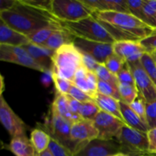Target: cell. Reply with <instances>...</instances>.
Wrapping results in <instances>:
<instances>
[{
    "label": "cell",
    "instance_id": "cell-1",
    "mask_svg": "<svg viewBox=\"0 0 156 156\" xmlns=\"http://www.w3.org/2000/svg\"><path fill=\"white\" fill-rule=\"evenodd\" d=\"M0 21L26 36L53 24H61L51 12L32 7L22 0H16L12 9L0 12Z\"/></svg>",
    "mask_w": 156,
    "mask_h": 156
},
{
    "label": "cell",
    "instance_id": "cell-2",
    "mask_svg": "<svg viewBox=\"0 0 156 156\" xmlns=\"http://www.w3.org/2000/svg\"><path fill=\"white\" fill-rule=\"evenodd\" d=\"M93 16L100 21L116 41H140L150 34V27L130 13L116 12H94Z\"/></svg>",
    "mask_w": 156,
    "mask_h": 156
},
{
    "label": "cell",
    "instance_id": "cell-3",
    "mask_svg": "<svg viewBox=\"0 0 156 156\" xmlns=\"http://www.w3.org/2000/svg\"><path fill=\"white\" fill-rule=\"evenodd\" d=\"M82 66V53L73 44H69L54 52L51 73L73 82L76 72Z\"/></svg>",
    "mask_w": 156,
    "mask_h": 156
},
{
    "label": "cell",
    "instance_id": "cell-4",
    "mask_svg": "<svg viewBox=\"0 0 156 156\" xmlns=\"http://www.w3.org/2000/svg\"><path fill=\"white\" fill-rule=\"evenodd\" d=\"M61 25L77 37L108 44L116 42L109 32L93 15L76 22H61Z\"/></svg>",
    "mask_w": 156,
    "mask_h": 156
},
{
    "label": "cell",
    "instance_id": "cell-5",
    "mask_svg": "<svg viewBox=\"0 0 156 156\" xmlns=\"http://www.w3.org/2000/svg\"><path fill=\"white\" fill-rule=\"evenodd\" d=\"M73 123L67 120L57 112L50 108V114L45 120L44 124L41 125V129L47 133L50 137L65 146L76 155L81 148L79 145L74 143L71 138V129Z\"/></svg>",
    "mask_w": 156,
    "mask_h": 156
},
{
    "label": "cell",
    "instance_id": "cell-6",
    "mask_svg": "<svg viewBox=\"0 0 156 156\" xmlns=\"http://www.w3.org/2000/svg\"><path fill=\"white\" fill-rule=\"evenodd\" d=\"M117 141L120 143L122 154L128 156L150 155L146 133L137 130L125 124Z\"/></svg>",
    "mask_w": 156,
    "mask_h": 156
},
{
    "label": "cell",
    "instance_id": "cell-7",
    "mask_svg": "<svg viewBox=\"0 0 156 156\" xmlns=\"http://www.w3.org/2000/svg\"><path fill=\"white\" fill-rule=\"evenodd\" d=\"M51 12L61 22H76L94 14L81 0H52Z\"/></svg>",
    "mask_w": 156,
    "mask_h": 156
},
{
    "label": "cell",
    "instance_id": "cell-8",
    "mask_svg": "<svg viewBox=\"0 0 156 156\" xmlns=\"http://www.w3.org/2000/svg\"><path fill=\"white\" fill-rule=\"evenodd\" d=\"M0 60L22 66L45 73L44 69L35 62L30 53L23 47L0 44Z\"/></svg>",
    "mask_w": 156,
    "mask_h": 156
},
{
    "label": "cell",
    "instance_id": "cell-9",
    "mask_svg": "<svg viewBox=\"0 0 156 156\" xmlns=\"http://www.w3.org/2000/svg\"><path fill=\"white\" fill-rule=\"evenodd\" d=\"M93 122L98 131V138L105 140H118L126 124L120 119L103 111L98 113Z\"/></svg>",
    "mask_w": 156,
    "mask_h": 156
},
{
    "label": "cell",
    "instance_id": "cell-10",
    "mask_svg": "<svg viewBox=\"0 0 156 156\" xmlns=\"http://www.w3.org/2000/svg\"><path fill=\"white\" fill-rule=\"evenodd\" d=\"M135 80L139 94L149 104L156 100V86L143 68L140 60L136 62H126Z\"/></svg>",
    "mask_w": 156,
    "mask_h": 156
},
{
    "label": "cell",
    "instance_id": "cell-11",
    "mask_svg": "<svg viewBox=\"0 0 156 156\" xmlns=\"http://www.w3.org/2000/svg\"><path fill=\"white\" fill-rule=\"evenodd\" d=\"M0 120L12 138L26 136V125L14 112L3 95L0 98Z\"/></svg>",
    "mask_w": 156,
    "mask_h": 156
},
{
    "label": "cell",
    "instance_id": "cell-12",
    "mask_svg": "<svg viewBox=\"0 0 156 156\" xmlns=\"http://www.w3.org/2000/svg\"><path fill=\"white\" fill-rule=\"evenodd\" d=\"M73 45L81 53L90 55L100 64L105 63L107 59L114 53L113 44L91 41L76 37Z\"/></svg>",
    "mask_w": 156,
    "mask_h": 156
},
{
    "label": "cell",
    "instance_id": "cell-13",
    "mask_svg": "<svg viewBox=\"0 0 156 156\" xmlns=\"http://www.w3.org/2000/svg\"><path fill=\"white\" fill-rule=\"evenodd\" d=\"M121 153V147L117 140L94 139L87 143L75 156H112Z\"/></svg>",
    "mask_w": 156,
    "mask_h": 156
},
{
    "label": "cell",
    "instance_id": "cell-14",
    "mask_svg": "<svg viewBox=\"0 0 156 156\" xmlns=\"http://www.w3.org/2000/svg\"><path fill=\"white\" fill-rule=\"evenodd\" d=\"M114 53L123 58L126 62H136L147 53L140 41H120L113 44Z\"/></svg>",
    "mask_w": 156,
    "mask_h": 156
},
{
    "label": "cell",
    "instance_id": "cell-15",
    "mask_svg": "<svg viewBox=\"0 0 156 156\" xmlns=\"http://www.w3.org/2000/svg\"><path fill=\"white\" fill-rule=\"evenodd\" d=\"M71 138L74 143L79 145L82 149L90 141L98 138V131L96 129L94 122L83 120L73 123L71 129Z\"/></svg>",
    "mask_w": 156,
    "mask_h": 156
},
{
    "label": "cell",
    "instance_id": "cell-16",
    "mask_svg": "<svg viewBox=\"0 0 156 156\" xmlns=\"http://www.w3.org/2000/svg\"><path fill=\"white\" fill-rule=\"evenodd\" d=\"M23 47L30 53L35 62L44 69L45 73H51L53 56L55 51L50 50L44 46L37 45L32 43H30Z\"/></svg>",
    "mask_w": 156,
    "mask_h": 156
},
{
    "label": "cell",
    "instance_id": "cell-17",
    "mask_svg": "<svg viewBox=\"0 0 156 156\" xmlns=\"http://www.w3.org/2000/svg\"><path fill=\"white\" fill-rule=\"evenodd\" d=\"M27 36L11 28L3 21L0 22V44L24 47L30 44Z\"/></svg>",
    "mask_w": 156,
    "mask_h": 156
},
{
    "label": "cell",
    "instance_id": "cell-18",
    "mask_svg": "<svg viewBox=\"0 0 156 156\" xmlns=\"http://www.w3.org/2000/svg\"><path fill=\"white\" fill-rule=\"evenodd\" d=\"M8 149L15 156H38L33 144L26 136L12 138L8 145Z\"/></svg>",
    "mask_w": 156,
    "mask_h": 156
},
{
    "label": "cell",
    "instance_id": "cell-19",
    "mask_svg": "<svg viewBox=\"0 0 156 156\" xmlns=\"http://www.w3.org/2000/svg\"><path fill=\"white\" fill-rule=\"evenodd\" d=\"M120 107L123 121L126 125L137 130L147 133L149 130L148 125L137 115L136 113L131 108L129 105L120 101Z\"/></svg>",
    "mask_w": 156,
    "mask_h": 156
},
{
    "label": "cell",
    "instance_id": "cell-20",
    "mask_svg": "<svg viewBox=\"0 0 156 156\" xmlns=\"http://www.w3.org/2000/svg\"><path fill=\"white\" fill-rule=\"evenodd\" d=\"M76 38V37L73 33L62 27L56 30L43 46L56 51L62 46L73 44Z\"/></svg>",
    "mask_w": 156,
    "mask_h": 156
},
{
    "label": "cell",
    "instance_id": "cell-21",
    "mask_svg": "<svg viewBox=\"0 0 156 156\" xmlns=\"http://www.w3.org/2000/svg\"><path fill=\"white\" fill-rule=\"evenodd\" d=\"M94 102L98 105L101 111H103L108 114L114 116L117 118L123 121L120 111V101L112 97L105 95L101 93H98L94 98ZM124 122V121H123Z\"/></svg>",
    "mask_w": 156,
    "mask_h": 156
},
{
    "label": "cell",
    "instance_id": "cell-22",
    "mask_svg": "<svg viewBox=\"0 0 156 156\" xmlns=\"http://www.w3.org/2000/svg\"><path fill=\"white\" fill-rule=\"evenodd\" d=\"M51 108L62 117L71 122L73 124L76 123L74 117L70 111L66 94H62L56 91V95L51 105Z\"/></svg>",
    "mask_w": 156,
    "mask_h": 156
},
{
    "label": "cell",
    "instance_id": "cell-23",
    "mask_svg": "<svg viewBox=\"0 0 156 156\" xmlns=\"http://www.w3.org/2000/svg\"><path fill=\"white\" fill-rule=\"evenodd\" d=\"M50 140V136L41 128L33 129L30 133V142L38 154L42 153L48 149Z\"/></svg>",
    "mask_w": 156,
    "mask_h": 156
},
{
    "label": "cell",
    "instance_id": "cell-24",
    "mask_svg": "<svg viewBox=\"0 0 156 156\" xmlns=\"http://www.w3.org/2000/svg\"><path fill=\"white\" fill-rule=\"evenodd\" d=\"M61 27H62L61 24H53V25H50L49 27L40 29V30H37V31L27 35V37L29 38L30 43H32V44L43 46L47 42V40L50 38V37L56 30H59Z\"/></svg>",
    "mask_w": 156,
    "mask_h": 156
},
{
    "label": "cell",
    "instance_id": "cell-25",
    "mask_svg": "<svg viewBox=\"0 0 156 156\" xmlns=\"http://www.w3.org/2000/svg\"><path fill=\"white\" fill-rule=\"evenodd\" d=\"M101 111V109L98 106L94 101H90L82 103L80 108L81 117L85 120L94 121L96 116Z\"/></svg>",
    "mask_w": 156,
    "mask_h": 156
},
{
    "label": "cell",
    "instance_id": "cell-26",
    "mask_svg": "<svg viewBox=\"0 0 156 156\" xmlns=\"http://www.w3.org/2000/svg\"><path fill=\"white\" fill-rule=\"evenodd\" d=\"M118 88L121 101L129 105H130L139 95L138 90L134 85L120 84Z\"/></svg>",
    "mask_w": 156,
    "mask_h": 156
},
{
    "label": "cell",
    "instance_id": "cell-27",
    "mask_svg": "<svg viewBox=\"0 0 156 156\" xmlns=\"http://www.w3.org/2000/svg\"><path fill=\"white\" fill-rule=\"evenodd\" d=\"M126 62L123 58L117 56L115 53H113L107 59L104 65L110 72L117 76L120 70L126 66Z\"/></svg>",
    "mask_w": 156,
    "mask_h": 156
},
{
    "label": "cell",
    "instance_id": "cell-28",
    "mask_svg": "<svg viewBox=\"0 0 156 156\" xmlns=\"http://www.w3.org/2000/svg\"><path fill=\"white\" fill-rule=\"evenodd\" d=\"M140 62L156 86V62L152 54L149 53H145L140 59Z\"/></svg>",
    "mask_w": 156,
    "mask_h": 156
},
{
    "label": "cell",
    "instance_id": "cell-29",
    "mask_svg": "<svg viewBox=\"0 0 156 156\" xmlns=\"http://www.w3.org/2000/svg\"><path fill=\"white\" fill-rule=\"evenodd\" d=\"M95 74L97 75L99 80L108 82V83L112 84L115 86L119 87L120 83H119L117 76L110 72L104 64H99L95 71Z\"/></svg>",
    "mask_w": 156,
    "mask_h": 156
},
{
    "label": "cell",
    "instance_id": "cell-30",
    "mask_svg": "<svg viewBox=\"0 0 156 156\" xmlns=\"http://www.w3.org/2000/svg\"><path fill=\"white\" fill-rule=\"evenodd\" d=\"M98 91L105 95L112 97L118 101H121L120 92H119L118 87L110 84L108 82H104V81L99 80L98 84Z\"/></svg>",
    "mask_w": 156,
    "mask_h": 156
},
{
    "label": "cell",
    "instance_id": "cell-31",
    "mask_svg": "<svg viewBox=\"0 0 156 156\" xmlns=\"http://www.w3.org/2000/svg\"><path fill=\"white\" fill-rule=\"evenodd\" d=\"M87 73L88 70L83 66H82L76 72L73 83L88 95L89 90H88V81H87Z\"/></svg>",
    "mask_w": 156,
    "mask_h": 156
},
{
    "label": "cell",
    "instance_id": "cell-32",
    "mask_svg": "<svg viewBox=\"0 0 156 156\" xmlns=\"http://www.w3.org/2000/svg\"><path fill=\"white\" fill-rule=\"evenodd\" d=\"M106 12H116L121 13H130L128 0H104Z\"/></svg>",
    "mask_w": 156,
    "mask_h": 156
},
{
    "label": "cell",
    "instance_id": "cell-33",
    "mask_svg": "<svg viewBox=\"0 0 156 156\" xmlns=\"http://www.w3.org/2000/svg\"><path fill=\"white\" fill-rule=\"evenodd\" d=\"M52 79L54 83L56 91L62 94H68L73 82L67 79H63L54 73H51Z\"/></svg>",
    "mask_w": 156,
    "mask_h": 156
},
{
    "label": "cell",
    "instance_id": "cell-34",
    "mask_svg": "<svg viewBox=\"0 0 156 156\" xmlns=\"http://www.w3.org/2000/svg\"><path fill=\"white\" fill-rule=\"evenodd\" d=\"M144 4L145 0H128V6H129V12L136 17L137 18L146 23V18L144 14Z\"/></svg>",
    "mask_w": 156,
    "mask_h": 156
},
{
    "label": "cell",
    "instance_id": "cell-35",
    "mask_svg": "<svg viewBox=\"0 0 156 156\" xmlns=\"http://www.w3.org/2000/svg\"><path fill=\"white\" fill-rule=\"evenodd\" d=\"M146 101L145 99L139 94L138 97L129 106L136 113L137 115L147 124L146 120Z\"/></svg>",
    "mask_w": 156,
    "mask_h": 156
},
{
    "label": "cell",
    "instance_id": "cell-36",
    "mask_svg": "<svg viewBox=\"0 0 156 156\" xmlns=\"http://www.w3.org/2000/svg\"><path fill=\"white\" fill-rule=\"evenodd\" d=\"M48 149L53 156H75L71 151L53 138H51Z\"/></svg>",
    "mask_w": 156,
    "mask_h": 156
},
{
    "label": "cell",
    "instance_id": "cell-37",
    "mask_svg": "<svg viewBox=\"0 0 156 156\" xmlns=\"http://www.w3.org/2000/svg\"><path fill=\"white\" fill-rule=\"evenodd\" d=\"M117 77L120 84H126L136 86L134 77L127 64H126V66L120 70V73L117 75Z\"/></svg>",
    "mask_w": 156,
    "mask_h": 156
},
{
    "label": "cell",
    "instance_id": "cell-38",
    "mask_svg": "<svg viewBox=\"0 0 156 156\" xmlns=\"http://www.w3.org/2000/svg\"><path fill=\"white\" fill-rule=\"evenodd\" d=\"M146 120L149 129L156 128V100L146 104Z\"/></svg>",
    "mask_w": 156,
    "mask_h": 156
},
{
    "label": "cell",
    "instance_id": "cell-39",
    "mask_svg": "<svg viewBox=\"0 0 156 156\" xmlns=\"http://www.w3.org/2000/svg\"><path fill=\"white\" fill-rule=\"evenodd\" d=\"M146 50L147 53H152L156 51V28H154L152 33L140 41Z\"/></svg>",
    "mask_w": 156,
    "mask_h": 156
},
{
    "label": "cell",
    "instance_id": "cell-40",
    "mask_svg": "<svg viewBox=\"0 0 156 156\" xmlns=\"http://www.w3.org/2000/svg\"><path fill=\"white\" fill-rule=\"evenodd\" d=\"M66 97L67 99H68L70 111H71L72 114H73V117H74L76 123L83 120L80 114V108L82 103L79 102V101L76 100L75 98H73L69 94H66Z\"/></svg>",
    "mask_w": 156,
    "mask_h": 156
},
{
    "label": "cell",
    "instance_id": "cell-41",
    "mask_svg": "<svg viewBox=\"0 0 156 156\" xmlns=\"http://www.w3.org/2000/svg\"><path fill=\"white\" fill-rule=\"evenodd\" d=\"M71 97H73V98H75L76 100L79 101L81 103H84V102L86 101H94L89 95L86 94V93L84 92L83 91L80 89V88H78L77 86L74 85L73 83L71 88H70L69 91V94Z\"/></svg>",
    "mask_w": 156,
    "mask_h": 156
},
{
    "label": "cell",
    "instance_id": "cell-42",
    "mask_svg": "<svg viewBox=\"0 0 156 156\" xmlns=\"http://www.w3.org/2000/svg\"><path fill=\"white\" fill-rule=\"evenodd\" d=\"M22 1L26 4L36 9L50 12H51L52 11V0H22Z\"/></svg>",
    "mask_w": 156,
    "mask_h": 156
},
{
    "label": "cell",
    "instance_id": "cell-43",
    "mask_svg": "<svg viewBox=\"0 0 156 156\" xmlns=\"http://www.w3.org/2000/svg\"><path fill=\"white\" fill-rule=\"evenodd\" d=\"M82 66L86 69L88 71L93 72L95 73L96 69H97L98 66L100 63L96 61L92 56L90 55L86 54V53H82Z\"/></svg>",
    "mask_w": 156,
    "mask_h": 156
},
{
    "label": "cell",
    "instance_id": "cell-44",
    "mask_svg": "<svg viewBox=\"0 0 156 156\" xmlns=\"http://www.w3.org/2000/svg\"><path fill=\"white\" fill-rule=\"evenodd\" d=\"M149 140V152L150 155H156V128L150 129L147 133Z\"/></svg>",
    "mask_w": 156,
    "mask_h": 156
},
{
    "label": "cell",
    "instance_id": "cell-45",
    "mask_svg": "<svg viewBox=\"0 0 156 156\" xmlns=\"http://www.w3.org/2000/svg\"><path fill=\"white\" fill-rule=\"evenodd\" d=\"M16 3V0H1L0 2V12L12 9Z\"/></svg>",
    "mask_w": 156,
    "mask_h": 156
},
{
    "label": "cell",
    "instance_id": "cell-46",
    "mask_svg": "<svg viewBox=\"0 0 156 156\" xmlns=\"http://www.w3.org/2000/svg\"><path fill=\"white\" fill-rule=\"evenodd\" d=\"M44 76L42 77V83L44 85H45V86H48L50 85V81H53L52 79V76L51 73H44Z\"/></svg>",
    "mask_w": 156,
    "mask_h": 156
},
{
    "label": "cell",
    "instance_id": "cell-47",
    "mask_svg": "<svg viewBox=\"0 0 156 156\" xmlns=\"http://www.w3.org/2000/svg\"><path fill=\"white\" fill-rule=\"evenodd\" d=\"M147 4L156 10V0H146Z\"/></svg>",
    "mask_w": 156,
    "mask_h": 156
},
{
    "label": "cell",
    "instance_id": "cell-48",
    "mask_svg": "<svg viewBox=\"0 0 156 156\" xmlns=\"http://www.w3.org/2000/svg\"><path fill=\"white\" fill-rule=\"evenodd\" d=\"M38 156H53V154L51 153V152L50 151V149H47L46 151H44V152L41 154H38Z\"/></svg>",
    "mask_w": 156,
    "mask_h": 156
},
{
    "label": "cell",
    "instance_id": "cell-49",
    "mask_svg": "<svg viewBox=\"0 0 156 156\" xmlns=\"http://www.w3.org/2000/svg\"><path fill=\"white\" fill-rule=\"evenodd\" d=\"M4 77H3V76L2 75L1 76V95H2V93H3V91H4Z\"/></svg>",
    "mask_w": 156,
    "mask_h": 156
},
{
    "label": "cell",
    "instance_id": "cell-50",
    "mask_svg": "<svg viewBox=\"0 0 156 156\" xmlns=\"http://www.w3.org/2000/svg\"><path fill=\"white\" fill-rule=\"evenodd\" d=\"M151 54H152V57H153V59H155V62H156V51L154 52V53H151Z\"/></svg>",
    "mask_w": 156,
    "mask_h": 156
},
{
    "label": "cell",
    "instance_id": "cell-51",
    "mask_svg": "<svg viewBox=\"0 0 156 156\" xmlns=\"http://www.w3.org/2000/svg\"><path fill=\"white\" fill-rule=\"evenodd\" d=\"M118 156H128V155H125V154H122V153H120L118 155Z\"/></svg>",
    "mask_w": 156,
    "mask_h": 156
},
{
    "label": "cell",
    "instance_id": "cell-52",
    "mask_svg": "<svg viewBox=\"0 0 156 156\" xmlns=\"http://www.w3.org/2000/svg\"><path fill=\"white\" fill-rule=\"evenodd\" d=\"M119 154H117V155H112V156H118Z\"/></svg>",
    "mask_w": 156,
    "mask_h": 156
}]
</instances>
